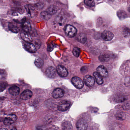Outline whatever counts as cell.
Returning <instances> with one entry per match:
<instances>
[{"instance_id":"cell-1","label":"cell","mask_w":130,"mask_h":130,"mask_svg":"<svg viewBox=\"0 0 130 130\" xmlns=\"http://www.w3.org/2000/svg\"><path fill=\"white\" fill-rule=\"evenodd\" d=\"M65 32L67 36L69 38H73L76 35L77 30L73 26L67 25L65 27Z\"/></svg>"},{"instance_id":"cell-2","label":"cell","mask_w":130,"mask_h":130,"mask_svg":"<svg viewBox=\"0 0 130 130\" xmlns=\"http://www.w3.org/2000/svg\"><path fill=\"white\" fill-rule=\"evenodd\" d=\"M71 82L77 89H82L84 86V83L81 79L78 77H74L71 79Z\"/></svg>"},{"instance_id":"cell-3","label":"cell","mask_w":130,"mask_h":130,"mask_svg":"<svg viewBox=\"0 0 130 130\" xmlns=\"http://www.w3.org/2000/svg\"><path fill=\"white\" fill-rule=\"evenodd\" d=\"M71 105V103L67 100L61 101L58 106V109L61 111H67L70 108Z\"/></svg>"},{"instance_id":"cell-4","label":"cell","mask_w":130,"mask_h":130,"mask_svg":"<svg viewBox=\"0 0 130 130\" xmlns=\"http://www.w3.org/2000/svg\"><path fill=\"white\" fill-rule=\"evenodd\" d=\"M17 117L15 115H10L7 116L4 121V124L6 125H10L16 121Z\"/></svg>"},{"instance_id":"cell-5","label":"cell","mask_w":130,"mask_h":130,"mask_svg":"<svg viewBox=\"0 0 130 130\" xmlns=\"http://www.w3.org/2000/svg\"><path fill=\"white\" fill-rule=\"evenodd\" d=\"M57 73L61 77H66L68 75V71L64 67L61 65L57 66Z\"/></svg>"},{"instance_id":"cell-6","label":"cell","mask_w":130,"mask_h":130,"mask_svg":"<svg viewBox=\"0 0 130 130\" xmlns=\"http://www.w3.org/2000/svg\"><path fill=\"white\" fill-rule=\"evenodd\" d=\"M57 70L52 67H49L46 69L45 73L46 75L49 77L54 78L57 76Z\"/></svg>"},{"instance_id":"cell-7","label":"cell","mask_w":130,"mask_h":130,"mask_svg":"<svg viewBox=\"0 0 130 130\" xmlns=\"http://www.w3.org/2000/svg\"><path fill=\"white\" fill-rule=\"evenodd\" d=\"M84 83L87 86L91 87L95 84V80L93 77L90 75H86L84 79Z\"/></svg>"},{"instance_id":"cell-8","label":"cell","mask_w":130,"mask_h":130,"mask_svg":"<svg viewBox=\"0 0 130 130\" xmlns=\"http://www.w3.org/2000/svg\"><path fill=\"white\" fill-rule=\"evenodd\" d=\"M87 122L84 119H80L77 122L76 127L78 130H86L87 128Z\"/></svg>"},{"instance_id":"cell-9","label":"cell","mask_w":130,"mask_h":130,"mask_svg":"<svg viewBox=\"0 0 130 130\" xmlns=\"http://www.w3.org/2000/svg\"><path fill=\"white\" fill-rule=\"evenodd\" d=\"M114 36L113 33L109 31H104L102 34V38L105 41H110L114 38Z\"/></svg>"},{"instance_id":"cell-10","label":"cell","mask_w":130,"mask_h":130,"mask_svg":"<svg viewBox=\"0 0 130 130\" xmlns=\"http://www.w3.org/2000/svg\"><path fill=\"white\" fill-rule=\"evenodd\" d=\"M24 47L26 50L30 53H35L37 51V48L35 45L30 42H26L25 44Z\"/></svg>"},{"instance_id":"cell-11","label":"cell","mask_w":130,"mask_h":130,"mask_svg":"<svg viewBox=\"0 0 130 130\" xmlns=\"http://www.w3.org/2000/svg\"><path fill=\"white\" fill-rule=\"evenodd\" d=\"M64 92L60 88H57L53 91L52 95L55 99H60L63 96Z\"/></svg>"},{"instance_id":"cell-12","label":"cell","mask_w":130,"mask_h":130,"mask_svg":"<svg viewBox=\"0 0 130 130\" xmlns=\"http://www.w3.org/2000/svg\"><path fill=\"white\" fill-rule=\"evenodd\" d=\"M32 93L29 90H26L23 91L21 95V99L23 100L29 99L32 96Z\"/></svg>"},{"instance_id":"cell-13","label":"cell","mask_w":130,"mask_h":130,"mask_svg":"<svg viewBox=\"0 0 130 130\" xmlns=\"http://www.w3.org/2000/svg\"><path fill=\"white\" fill-rule=\"evenodd\" d=\"M97 72L102 77H105L108 76V72L105 68L103 66H99L96 69Z\"/></svg>"},{"instance_id":"cell-14","label":"cell","mask_w":130,"mask_h":130,"mask_svg":"<svg viewBox=\"0 0 130 130\" xmlns=\"http://www.w3.org/2000/svg\"><path fill=\"white\" fill-rule=\"evenodd\" d=\"M21 36L22 38L26 42H30L32 41V37L31 35L28 33V32L25 31L22 32Z\"/></svg>"},{"instance_id":"cell-15","label":"cell","mask_w":130,"mask_h":130,"mask_svg":"<svg viewBox=\"0 0 130 130\" xmlns=\"http://www.w3.org/2000/svg\"><path fill=\"white\" fill-rule=\"evenodd\" d=\"M23 30L25 32H30L31 31V26L28 22H25L22 25Z\"/></svg>"},{"instance_id":"cell-16","label":"cell","mask_w":130,"mask_h":130,"mask_svg":"<svg viewBox=\"0 0 130 130\" xmlns=\"http://www.w3.org/2000/svg\"><path fill=\"white\" fill-rule=\"evenodd\" d=\"M20 88L17 86H13L9 89V92L11 95L16 96L19 93Z\"/></svg>"},{"instance_id":"cell-17","label":"cell","mask_w":130,"mask_h":130,"mask_svg":"<svg viewBox=\"0 0 130 130\" xmlns=\"http://www.w3.org/2000/svg\"><path fill=\"white\" fill-rule=\"evenodd\" d=\"M93 76L95 77L96 83L99 84H102L103 83V79L102 76L98 73L95 72L93 73Z\"/></svg>"},{"instance_id":"cell-18","label":"cell","mask_w":130,"mask_h":130,"mask_svg":"<svg viewBox=\"0 0 130 130\" xmlns=\"http://www.w3.org/2000/svg\"><path fill=\"white\" fill-rule=\"evenodd\" d=\"M62 128L64 130H71L73 129L71 123L69 121L63 122L62 124Z\"/></svg>"},{"instance_id":"cell-19","label":"cell","mask_w":130,"mask_h":130,"mask_svg":"<svg viewBox=\"0 0 130 130\" xmlns=\"http://www.w3.org/2000/svg\"><path fill=\"white\" fill-rule=\"evenodd\" d=\"M127 99V97L125 96L124 95H118L115 97V100L117 102H124Z\"/></svg>"},{"instance_id":"cell-20","label":"cell","mask_w":130,"mask_h":130,"mask_svg":"<svg viewBox=\"0 0 130 130\" xmlns=\"http://www.w3.org/2000/svg\"><path fill=\"white\" fill-rule=\"evenodd\" d=\"M77 40L81 43H85L87 40L86 36L84 34H80L77 36Z\"/></svg>"},{"instance_id":"cell-21","label":"cell","mask_w":130,"mask_h":130,"mask_svg":"<svg viewBox=\"0 0 130 130\" xmlns=\"http://www.w3.org/2000/svg\"><path fill=\"white\" fill-rule=\"evenodd\" d=\"M117 15L120 19H124L127 17V14L123 10H120L117 12Z\"/></svg>"},{"instance_id":"cell-22","label":"cell","mask_w":130,"mask_h":130,"mask_svg":"<svg viewBox=\"0 0 130 130\" xmlns=\"http://www.w3.org/2000/svg\"><path fill=\"white\" fill-rule=\"evenodd\" d=\"M35 64L39 68H41L44 64V61L41 58H37L35 60Z\"/></svg>"},{"instance_id":"cell-23","label":"cell","mask_w":130,"mask_h":130,"mask_svg":"<svg viewBox=\"0 0 130 130\" xmlns=\"http://www.w3.org/2000/svg\"><path fill=\"white\" fill-rule=\"evenodd\" d=\"M57 11V8L55 7L52 6L51 7H49L48 9L47 10V11L46 12H47L48 13H49L51 15H54L55 13H56Z\"/></svg>"},{"instance_id":"cell-24","label":"cell","mask_w":130,"mask_h":130,"mask_svg":"<svg viewBox=\"0 0 130 130\" xmlns=\"http://www.w3.org/2000/svg\"><path fill=\"white\" fill-rule=\"evenodd\" d=\"M85 4L90 7H93L95 5L94 0H84Z\"/></svg>"},{"instance_id":"cell-25","label":"cell","mask_w":130,"mask_h":130,"mask_svg":"<svg viewBox=\"0 0 130 130\" xmlns=\"http://www.w3.org/2000/svg\"><path fill=\"white\" fill-rule=\"evenodd\" d=\"M80 51L79 48L77 47H74L73 49V53L74 55L76 57H78L79 56L80 54Z\"/></svg>"},{"instance_id":"cell-26","label":"cell","mask_w":130,"mask_h":130,"mask_svg":"<svg viewBox=\"0 0 130 130\" xmlns=\"http://www.w3.org/2000/svg\"><path fill=\"white\" fill-rule=\"evenodd\" d=\"M51 15L48 13L47 12H42L41 13V17L42 18L44 19H50Z\"/></svg>"},{"instance_id":"cell-27","label":"cell","mask_w":130,"mask_h":130,"mask_svg":"<svg viewBox=\"0 0 130 130\" xmlns=\"http://www.w3.org/2000/svg\"><path fill=\"white\" fill-rule=\"evenodd\" d=\"M9 28L10 30H11L12 31L15 32V33H17L19 31V29H18V28L16 26H14L13 25H9Z\"/></svg>"},{"instance_id":"cell-28","label":"cell","mask_w":130,"mask_h":130,"mask_svg":"<svg viewBox=\"0 0 130 130\" xmlns=\"http://www.w3.org/2000/svg\"><path fill=\"white\" fill-rule=\"evenodd\" d=\"M116 118L118 119H120V120H123L125 118V115L124 113L122 112H120V113H118L116 115Z\"/></svg>"},{"instance_id":"cell-29","label":"cell","mask_w":130,"mask_h":130,"mask_svg":"<svg viewBox=\"0 0 130 130\" xmlns=\"http://www.w3.org/2000/svg\"><path fill=\"white\" fill-rule=\"evenodd\" d=\"M7 86V83L6 82H3L1 84V92L3 91Z\"/></svg>"},{"instance_id":"cell-30","label":"cell","mask_w":130,"mask_h":130,"mask_svg":"<svg viewBox=\"0 0 130 130\" xmlns=\"http://www.w3.org/2000/svg\"><path fill=\"white\" fill-rule=\"evenodd\" d=\"M123 32H124V35L125 36H128L130 35V29L127 28H125L123 30Z\"/></svg>"},{"instance_id":"cell-31","label":"cell","mask_w":130,"mask_h":130,"mask_svg":"<svg viewBox=\"0 0 130 130\" xmlns=\"http://www.w3.org/2000/svg\"><path fill=\"white\" fill-rule=\"evenodd\" d=\"M35 46L36 47V48L39 49L41 47V43L39 40H36L35 42Z\"/></svg>"},{"instance_id":"cell-32","label":"cell","mask_w":130,"mask_h":130,"mask_svg":"<svg viewBox=\"0 0 130 130\" xmlns=\"http://www.w3.org/2000/svg\"><path fill=\"white\" fill-rule=\"evenodd\" d=\"M125 84L126 86H130V77H127L125 79Z\"/></svg>"},{"instance_id":"cell-33","label":"cell","mask_w":130,"mask_h":130,"mask_svg":"<svg viewBox=\"0 0 130 130\" xmlns=\"http://www.w3.org/2000/svg\"><path fill=\"white\" fill-rule=\"evenodd\" d=\"M53 49V45H51V46L49 45V46H48V51H51Z\"/></svg>"},{"instance_id":"cell-34","label":"cell","mask_w":130,"mask_h":130,"mask_svg":"<svg viewBox=\"0 0 130 130\" xmlns=\"http://www.w3.org/2000/svg\"><path fill=\"white\" fill-rule=\"evenodd\" d=\"M129 105H128L127 104H126V105H123V107L124 108H125V109H127L128 108H129Z\"/></svg>"},{"instance_id":"cell-35","label":"cell","mask_w":130,"mask_h":130,"mask_svg":"<svg viewBox=\"0 0 130 130\" xmlns=\"http://www.w3.org/2000/svg\"><path fill=\"white\" fill-rule=\"evenodd\" d=\"M110 1H114V0H110Z\"/></svg>"}]
</instances>
